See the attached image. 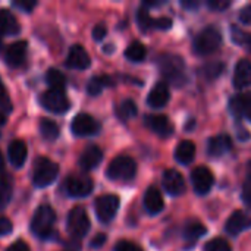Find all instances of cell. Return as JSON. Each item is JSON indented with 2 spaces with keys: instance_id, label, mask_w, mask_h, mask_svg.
Instances as JSON below:
<instances>
[{
  "instance_id": "cell-3",
  "label": "cell",
  "mask_w": 251,
  "mask_h": 251,
  "mask_svg": "<svg viewBox=\"0 0 251 251\" xmlns=\"http://www.w3.org/2000/svg\"><path fill=\"white\" fill-rule=\"evenodd\" d=\"M137 174V163L129 156L115 157L106 169V175L112 181H131Z\"/></svg>"
},
{
  "instance_id": "cell-1",
  "label": "cell",
  "mask_w": 251,
  "mask_h": 251,
  "mask_svg": "<svg viewBox=\"0 0 251 251\" xmlns=\"http://www.w3.org/2000/svg\"><path fill=\"white\" fill-rule=\"evenodd\" d=\"M159 69L165 78L178 84L185 81V62L178 54H162L159 56Z\"/></svg>"
},
{
  "instance_id": "cell-6",
  "label": "cell",
  "mask_w": 251,
  "mask_h": 251,
  "mask_svg": "<svg viewBox=\"0 0 251 251\" xmlns=\"http://www.w3.org/2000/svg\"><path fill=\"white\" fill-rule=\"evenodd\" d=\"M119 206H121V201L118 196H113V194L100 196L94 203V209H96V215L99 221L103 224H109L110 221H113V218L116 216L119 210Z\"/></svg>"
},
{
  "instance_id": "cell-27",
  "label": "cell",
  "mask_w": 251,
  "mask_h": 251,
  "mask_svg": "<svg viewBox=\"0 0 251 251\" xmlns=\"http://www.w3.org/2000/svg\"><path fill=\"white\" fill-rule=\"evenodd\" d=\"M12 193H13V181L10 175L1 174L0 175V210L9 204L12 199Z\"/></svg>"
},
{
  "instance_id": "cell-44",
  "label": "cell",
  "mask_w": 251,
  "mask_h": 251,
  "mask_svg": "<svg viewBox=\"0 0 251 251\" xmlns=\"http://www.w3.org/2000/svg\"><path fill=\"white\" fill-rule=\"evenodd\" d=\"M243 200L251 209V181L249 179H246L244 187H243Z\"/></svg>"
},
{
  "instance_id": "cell-35",
  "label": "cell",
  "mask_w": 251,
  "mask_h": 251,
  "mask_svg": "<svg viewBox=\"0 0 251 251\" xmlns=\"http://www.w3.org/2000/svg\"><path fill=\"white\" fill-rule=\"evenodd\" d=\"M232 40H234L237 44L244 46L247 50H250L251 51V34L241 31V29L237 28V26H232Z\"/></svg>"
},
{
  "instance_id": "cell-5",
  "label": "cell",
  "mask_w": 251,
  "mask_h": 251,
  "mask_svg": "<svg viewBox=\"0 0 251 251\" xmlns=\"http://www.w3.org/2000/svg\"><path fill=\"white\" fill-rule=\"evenodd\" d=\"M59 174V166L47 159V157H38L35 160L34 165V171H32V184L38 188L47 187L50 185Z\"/></svg>"
},
{
  "instance_id": "cell-32",
  "label": "cell",
  "mask_w": 251,
  "mask_h": 251,
  "mask_svg": "<svg viewBox=\"0 0 251 251\" xmlns=\"http://www.w3.org/2000/svg\"><path fill=\"white\" fill-rule=\"evenodd\" d=\"M46 78H47V82H49L51 90H60V91L65 90V87H66V76L60 71H57L54 68H50Z\"/></svg>"
},
{
  "instance_id": "cell-8",
  "label": "cell",
  "mask_w": 251,
  "mask_h": 251,
  "mask_svg": "<svg viewBox=\"0 0 251 251\" xmlns=\"http://www.w3.org/2000/svg\"><path fill=\"white\" fill-rule=\"evenodd\" d=\"M68 231L75 238H84L90 231V218L82 207H74L68 215Z\"/></svg>"
},
{
  "instance_id": "cell-26",
  "label": "cell",
  "mask_w": 251,
  "mask_h": 251,
  "mask_svg": "<svg viewBox=\"0 0 251 251\" xmlns=\"http://www.w3.org/2000/svg\"><path fill=\"white\" fill-rule=\"evenodd\" d=\"M206 232H207V229H206V226L201 222L190 221V222L185 224V226L182 229V237H184V240L194 243V241L200 240Z\"/></svg>"
},
{
  "instance_id": "cell-11",
  "label": "cell",
  "mask_w": 251,
  "mask_h": 251,
  "mask_svg": "<svg viewBox=\"0 0 251 251\" xmlns=\"http://www.w3.org/2000/svg\"><path fill=\"white\" fill-rule=\"evenodd\" d=\"M65 190L71 197H87L93 191V181L88 176H69L65 181Z\"/></svg>"
},
{
  "instance_id": "cell-37",
  "label": "cell",
  "mask_w": 251,
  "mask_h": 251,
  "mask_svg": "<svg viewBox=\"0 0 251 251\" xmlns=\"http://www.w3.org/2000/svg\"><path fill=\"white\" fill-rule=\"evenodd\" d=\"M0 110H4V112H10L12 110V101L6 93V88L0 79Z\"/></svg>"
},
{
  "instance_id": "cell-7",
  "label": "cell",
  "mask_w": 251,
  "mask_h": 251,
  "mask_svg": "<svg viewBox=\"0 0 251 251\" xmlns=\"http://www.w3.org/2000/svg\"><path fill=\"white\" fill-rule=\"evenodd\" d=\"M40 103L51 113H65L69 109V100L65 91L60 90H46L40 96Z\"/></svg>"
},
{
  "instance_id": "cell-9",
  "label": "cell",
  "mask_w": 251,
  "mask_h": 251,
  "mask_svg": "<svg viewBox=\"0 0 251 251\" xmlns=\"http://www.w3.org/2000/svg\"><path fill=\"white\" fill-rule=\"evenodd\" d=\"M72 132L78 137L96 135L100 131V124L88 113H79L72 121Z\"/></svg>"
},
{
  "instance_id": "cell-41",
  "label": "cell",
  "mask_w": 251,
  "mask_h": 251,
  "mask_svg": "<svg viewBox=\"0 0 251 251\" xmlns=\"http://www.w3.org/2000/svg\"><path fill=\"white\" fill-rule=\"evenodd\" d=\"M238 19H240V22L244 24V25H251V4L244 6V7L240 10Z\"/></svg>"
},
{
  "instance_id": "cell-18",
  "label": "cell",
  "mask_w": 251,
  "mask_h": 251,
  "mask_svg": "<svg viewBox=\"0 0 251 251\" xmlns=\"http://www.w3.org/2000/svg\"><path fill=\"white\" fill-rule=\"evenodd\" d=\"M144 124L159 137H169L172 134V124L165 115H149Z\"/></svg>"
},
{
  "instance_id": "cell-17",
  "label": "cell",
  "mask_w": 251,
  "mask_h": 251,
  "mask_svg": "<svg viewBox=\"0 0 251 251\" xmlns=\"http://www.w3.org/2000/svg\"><path fill=\"white\" fill-rule=\"evenodd\" d=\"M169 100H171V94H169L168 85L165 82H157L149 93L147 104L153 109H160V107H165Z\"/></svg>"
},
{
  "instance_id": "cell-24",
  "label": "cell",
  "mask_w": 251,
  "mask_h": 251,
  "mask_svg": "<svg viewBox=\"0 0 251 251\" xmlns=\"http://www.w3.org/2000/svg\"><path fill=\"white\" fill-rule=\"evenodd\" d=\"M19 29H21V26H19L15 15L7 9L0 10V37L15 35L19 32Z\"/></svg>"
},
{
  "instance_id": "cell-13",
  "label": "cell",
  "mask_w": 251,
  "mask_h": 251,
  "mask_svg": "<svg viewBox=\"0 0 251 251\" xmlns=\"http://www.w3.org/2000/svg\"><path fill=\"white\" fill-rule=\"evenodd\" d=\"M26 51H28L26 41H15V43H12L10 46L6 47V50H4V62L12 68H18L25 62Z\"/></svg>"
},
{
  "instance_id": "cell-21",
  "label": "cell",
  "mask_w": 251,
  "mask_h": 251,
  "mask_svg": "<svg viewBox=\"0 0 251 251\" xmlns=\"http://www.w3.org/2000/svg\"><path fill=\"white\" fill-rule=\"evenodd\" d=\"M28 156V149L26 144L22 140H15L9 144L7 147V157L10 165L15 168H22Z\"/></svg>"
},
{
  "instance_id": "cell-42",
  "label": "cell",
  "mask_w": 251,
  "mask_h": 251,
  "mask_svg": "<svg viewBox=\"0 0 251 251\" xmlns=\"http://www.w3.org/2000/svg\"><path fill=\"white\" fill-rule=\"evenodd\" d=\"M106 34H107V28H106L104 24H97V25L93 28V38H94L96 41H101V40L106 37Z\"/></svg>"
},
{
  "instance_id": "cell-12",
  "label": "cell",
  "mask_w": 251,
  "mask_h": 251,
  "mask_svg": "<svg viewBox=\"0 0 251 251\" xmlns=\"http://www.w3.org/2000/svg\"><path fill=\"white\" fill-rule=\"evenodd\" d=\"M251 228V216L247 215L246 212L243 210H235L226 221L225 224V231L232 235V237H237L240 235L241 232L247 231Z\"/></svg>"
},
{
  "instance_id": "cell-31",
  "label": "cell",
  "mask_w": 251,
  "mask_h": 251,
  "mask_svg": "<svg viewBox=\"0 0 251 251\" xmlns=\"http://www.w3.org/2000/svg\"><path fill=\"white\" fill-rule=\"evenodd\" d=\"M116 113H118V116H119L122 121H128V119H132V118L137 116L138 109H137V104H135L134 100L126 99V100H124V101L116 107Z\"/></svg>"
},
{
  "instance_id": "cell-51",
  "label": "cell",
  "mask_w": 251,
  "mask_h": 251,
  "mask_svg": "<svg viewBox=\"0 0 251 251\" xmlns=\"http://www.w3.org/2000/svg\"><path fill=\"white\" fill-rule=\"evenodd\" d=\"M3 163H4V160H3V156H1V151H0V171L3 169Z\"/></svg>"
},
{
  "instance_id": "cell-48",
  "label": "cell",
  "mask_w": 251,
  "mask_h": 251,
  "mask_svg": "<svg viewBox=\"0 0 251 251\" xmlns=\"http://www.w3.org/2000/svg\"><path fill=\"white\" fill-rule=\"evenodd\" d=\"M181 4L185 7V9H197L200 6V1H196V0H182Z\"/></svg>"
},
{
  "instance_id": "cell-45",
  "label": "cell",
  "mask_w": 251,
  "mask_h": 251,
  "mask_svg": "<svg viewBox=\"0 0 251 251\" xmlns=\"http://www.w3.org/2000/svg\"><path fill=\"white\" fill-rule=\"evenodd\" d=\"M13 4H15L16 7L25 10V12H31V10L37 6V1H32V0L24 1V0H22V1H13Z\"/></svg>"
},
{
  "instance_id": "cell-15",
  "label": "cell",
  "mask_w": 251,
  "mask_h": 251,
  "mask_svg": "<svg viewBox=\"0 0 251 251\" xmlns=\"http://www.w3.org/2000/svg\"><path fill=\"white\" fill-rule=\"evenodd\" d=\"M90 65H91V59H90L87 50L79 44L72 46L68 53V57H66V66H69L72 69L82 71V69H87Z\"/></svg>"
},
{
  "instance_id": "cell-2",
  "label": "cell",
  "mask_w": 251,
  "mask_h": 251,
  "mask_svg": "<svg viewBox=\"0 0 251 251\" xmlns=\"http://www.w3.org/2000/svg\"><path fill=\"white\" fill-rule=\"evenodd\" d=\"M222 44V35L218 28L215 26H206L200 34L196 37L193 43V49L200 56H207L215 53Z\"/></svg>"
},
{
  "instance_id": "cell-49",
  "label": "cell",
  "mask_w": 251,
  "mask_h": 251,
  "mask_svg": "<svg viewBox=\"0 0 251 251\" xmlns=\"http://www.w3.org/2000/svg\"><path fill=\"white\" fill-rule=\"evenodd\" d=\"M4 124H6V116H4V113L0 110V126L4 125Z\"/></svg>"
},
{
  "instance_id": "cell-29",
  "label": "cell",
  "mask_w": 251,
  "mask_h": 251,
  "mask_svg": "<svg viewBox=\"0 0 251 251\" xmlns=\"http://www.w3.org/2000/svg\"><path fill=\"white\" fill-rule=\"evenodd\" d=\"M59 125L51 119H41L40 121V134L47 141H54L59 137Z\"/></svg>"
},
{
  "instance_id": "cell-43",
  "label": "cell",
  "mask_w": 251,
  "mask_h": 251,
  "mask_svg": "<svg viewBox=\"0 0 251 251\" xmlns=\"http://www.w3.org/2000/svg\"><path fill=\"white\" fill-rule=\"evenodd\" d=\"M12 229H13V225H12V222H10L7 218H4V216H0V237H4V235H7L9 232H12Z\"/></svg>"
},
{
  "instance_id": "cell-46",
  "label": "cell",
  "mask_w": 251,
  "mask_h": 251,
  "mask_svg": "<svg viewBox=\"0 0 251 251\" xmlns=\"http://www.w3.org/2000/svg\"><path fill=\"white\" fill-rule=\"evenodd\" d=\"M6 251H31L28 244L24 241H15L13 244H10V247H7Z\"/></svg>"
},
{
  "instance_id": "cell-33",
  "label": "cell",
  "mask_w": 251,
  "mask_h": 251,
  "mask_svg": "<svg viewBox=\"0 0 251 251\" xmlns=\"http://www.w3.org/2000/svg\"><path fill=\"white\" fill-rule=\"evenodd\" d=\"M225 71V63L224 62H209L201 68V74L207 78V79H216L222 75V72Z\"/></svg>"
},
{
  "instance_id": "cell-19",
  "label": "cell",
  "mask_w": 251,
  "mask_h": 251,
  "mask_svg": "<svg viewBox=\"0 0 251 251\" xmlns=\"http://www.w3.org/2000/svg\"><path fill=\"white\" fill-rule=\"evenodd\" d=\"M234 87L237 90L251 87V62L247 59L240 60L234 71Z\"/></svg>"
},
{
  "instance_id": "cell-4",
  "label": "cell",
  "mask_w": 251,
  "mask_h": 251,
  "mask_svg": "<svg viewBox=\"0 0 251 251\" xmlns=\"http://www.w3.org/2000/svg\"><path fill=\"white\" fill-rule=\"evenodd\" d=\"M54 221V210L49 204H43L34 212V216L31 219V231L40 238H47L53 231Z\"/></svg>"
},
{
  "instance_id": "cell-47",
  "label": "cell",
  "mask_w": 251,
  "mask_h": 251,
  "mask_svg": "<svg viewBox=\"0 0 251 251\" xmlns=\"http://www.w3.org/2000/svg\"><path fill=\"white\" fill-rule=\"evenodd\" d=\"M106 235L104 234H97L93 240H91V247L93 249H100V247H103V244L106 243Z\"/></svg>"
},
{
  "instance_id": "cell-16",
  "label": "cell",
  "mask_w": 251,
  "mask_h": 251,
  "mask_svg": "<svg viewBox=\"0 0 251 251\" xmlns=\"http://www.w3.org/2000/svg\"><path fill=\"white\" fill-rule=\"evenodd\" d=\"M232 149V140L226 134L215 135L207 143V153L210 157H221Z\"/></svg>"
},
{
  "instance_id": "cell-25",
  "label": "cell",
  "mask_w": 251,
  "mask_h": 251,
  "mask_svg": "<svg viewBox=\"0 0 251 251\" xmlns=\"http://www.w3.org/2000/svg\"><path fill=\"white\" fill-rule=\"evenodd\" d=\"M196 157V144L190 140L181 141L175 149V159L181 165H190Z\"/></svg>"
},
{
  "instance_id": "cell-38",
  "label": "cell",
  "mask_w": 251,
  "mask_h": 251,
  "mask_svg": "<svg viewBox=\"0 0 251 251\" xmlns=\"http://www.w3.org/2000/svg\"><path fill=\"white\" fill-rule=\"evenodd\" d=\"M115 251H143L141 247H138L137 244L131 243V241H126V240H122L119 241L116 246H115Z\"/></svg>"
},
{
  "instance_id": "cell-28",
  "label": "cell",
  "mask_w": 251,
  "mask_h": 251,
  "mask_svg": "<svg viewBox=\"0 0 251 251\" xmlns=\"http://www.w3.org/2000/svg\"><path fill=\"white\" fill-rule=\"evenodd\" d=\"M125 56H126V59L131 60V62H141V60H144L146 56H147V49H146V46H144L141 41H132V43L126 47Z\"/></svg>"
},
{
  "instance_id": "cell-10",
  "label": "cell",
  "mask_w": 251,
  "mask_h": 251,
  "mask_svg": "<svg viewBox=\"0 0 251 251\" xmlns=\"http://www.w3.org/2000/svg\"><path fill=\"white\" fill-rule=\"evenodd\" d=\"M191 182H193L194 191L200 196H204L212 190L215 184V176L209 168L199 166L191 172Z\"/></svg>"
},
{
  "instance_id": "cell-14",
  "label": "cell",
  "mask_w": 251,
  "mask_h": 251,
  "mask_svg": "<svg viewBox=\"0 0 251 251\" xmlns=\"http://www.w3.org/2000/svg\"><path fill=\"white\" fill-rule=\"evenodd\" d=\"M163 188L166 190L168 194L176 197V196H181L185 190V182H184V178L182 175L175 171V169H168L165 171L163 174Z\"/></svg>"
},
{
  "instance_id": "cell-20",
  "label": "cell",
  "mask_w": 251,
  "mask_h": 251,
  "mask_svg": "<svg viewBox=\"0 0 251 251\" xmlns=\"http://www.w3.org/2000/svg\"><path fill=\"white\" fill-rule=\"evenodd\" d=\"M103 160V151L99 146H90L87 147L81 157H79V166L84 171H93L96 169Z\"/></svg>"
},
{
  "instance_id": "cell-39",
  "label": "cell",
  "mask_w": 251,
  "mask_h": 251,
  "mask_svg": "<svg viewBox=\"0 0 251 251\" xmlns=\"http://www.w3.org/2000/svg\"><path fill=\"white\" fill-rule=\"evenodd\" d=\"M207 6L216 12H222L225 9H228L231 6V1L229 0H209L207 1Z\"/></svg>"
},
{
  "instance_id": "cell-36",
  "label": "cell",
  "mask_w": 251,
  "mask_h": 251,
  "mask_svg": "<svg viewBox=\"0 0 251 251\" xmlns=\"http://www.w3.org/2000/svg\"><path fill=\"white\" fill-rule=\"evenodd\" d=\"M204 251H232L229 243L224 238H215L210 240L206 246H204Z\"/></svg>"
},
{
  "instance_id": "cell-22",
  "label": "cell",
  "mask_w": 251,
  "mask_h": 251,
  "mask_svg": "<svg viewBox=\"0 0 251 251\" xmlns=\"http://www.w3.org/2000/svg\"><path fill=\"white\" fill-rule=\"evenodd\" d=\"M231 112L238 118H246L251 122V94H238L229 103Z\"/></svg>"
},
{
  "instance_id": "cell-34",
  "label": "cell",
  "mask_w": 251,
  "mask_h": 251,
  "mask_svg": "<svg viewBox=\"0 0 251 251\" xmlns=\"http://www.w3.org/2000/svg\"><path fill=\"white\" fill-rule=\"evenodd\" d=\"M137 22H138V26H140L141 31H150V29H153L154 18L150 16V12L147 10L146 6H143L141 9H138V12H137Z\"/></svg>"
},
{
  "instance_id": "cell-23",
  "label": "cell",
  "mask_w": 251,
  "mask_h": 251,
  "mask_svg": "<svg viewBox=\"0 0 251 251\" xmlns=\"http://www.w3.org/2000/svg\"><path fill=\"white\" fill-rule=\"evenodd\" d=\"M144 207L150 215H159L163 210L165 201H163L162 193L156 187H150L146 191V194H144Z\"/></svg>"
},
{
  "instance_id": "cell-40",
  "label": "cell",
  "mask_w": 251,
  "mask_h": 251,
  "mask_svg": "<svg viewBox=\"0 0 251 251\" xmlns=\"http://www.w3.org/2000/svg\"><path fill=\"white\" fill-rule=\"evenodd\" d=\"M172 26V19L162 16V18H154L153 22V29H169Z\"/></svg>"
},
{
  "instance_id": "cell-30",
  "label": "cell",
  "mask_w": 251,
  "mask_h": 251,
  "mask_svg": "<svg viewBox=\"0 0 251 251\" xmlns=\"http://www.w3.org/2000/svg\"><path fill=\"white\" fill-rule=\"evenodd\" d=\"M113 82L109 76L106 75H100V76H94L90 79L88 85H87V91L90 96H99L106 87H110Z\"/></svg>"
},
{
  "instance_id": "cell-50",
  "label": "cell",
  "mask_w": 251,
  "mask_h": 251,
  "mask_svg": "<svg viewBox=\"0 0 251 251\" xmlns=\"http://www.w3.org/2000/svg\"><path fill=\"white\" fill-rule=\"evenodd\" d=\"M247 179L251 181V162L249 163V174H247Z\"/></svg>"
}]
</instances>
